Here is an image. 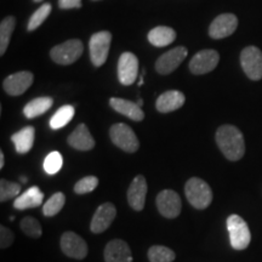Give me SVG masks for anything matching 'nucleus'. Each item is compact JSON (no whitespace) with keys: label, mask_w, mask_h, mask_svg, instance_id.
<instances>
[{"label":"nucleus","mask_w":262,"mask_h":262,"mask_svg":"<svg viewBox=\"0 0 262 262\" xmlns=\"http://www.w3.org/2000/svg\"><path fill=\"white\" fill-rule=\"evenodd\" d=\"M216 143L226 158L237 162L244 157L245 141L242 131L233 125H222L216 131Z\"/></svg>","instance_id":"1"},{"label":"nucleus","mask_w":262,"mask_h":262,"mask_svg":"<svg viewBox=\"0 0 262 262\" xmlns=\"http://www.w3.org/2000/svg\"><path fill=\"white\" fill-rule=\"evenodd\" d=\"M185 193L189 204L198 210H204L212 202L210 186L199 178H191L186 182Z\"/></svg>","instance_id":"2"},{"label":"nucleus","mask_w":262,"mask_h":262,"mask_svg":"<svg viewBox=\"0 0 262 262\" xmlns=\"http://www.w3.org/2000/svg\"><path fill=\"white\" fill-rule=\"evenodd\" d=\"M229 243L234 250H244L251 242V233L247 222L239 215H231L227 219Z\"/></svg>","instance_id":"3"},{"label":"nucleus","mask_w":262,"mask_h":262,"mask_svg":"<svg viewBox=\"0 0 262 262\" xmlns=\"http://www.w3.org/2000/svg\"><path fill=\"white\" fill-rule=\"evenodd\" d=\"M83 42L79 39H71V40H67L52 48L50 51V57L52 61L58 64L67 66L79 60L81 54H83Z\"/></svg>","instance_id":"4"},{"label":"nucleus","mask_w":262,"mask_h":262,"mask_svg":"<svg viewBox=\"0 0 262 262\" xmlns=\"http://www.w3.org/2000/svg\"><path fill=\"white\" fill-rule=\"evenodd\" d=\"M110 136L112 142L118 148L123 149L124 152L135 153L140 147V142L134 130L126 124L118 123L112 125L110 129Z\"/></svg>","instance_id":"5"},{"label":"nucleus","mask_w":262,"mask_h":262,"mask_svg":"<svg viewBox=\"0 0 262 262\" xmlns=\"http://www.w3.org/2000/svg\"><path fill=\"white\" fill-rule=\"evenodd\" d=\"M111 42H112V34L107 31L95 33L90 38V58L95 67H101L104 64L110 52Z\"/></svg>","instance_id":"6"},{"label":"nucleus","mask_w":262,"mask_h":262,"mask_svg":"<svg viewBox=\"0 0 262 262\" xmlns=\"http://www.w3.org/2000/svg\"><path fill=\"white\" fill-rule=\"evenodd\" d=\"M241 63L249 79H262V51L260 49L256 47L245 48L241 54Z\"/></svg>","instance_id":"7"},{"label":"nucleus","mask_w":262,"mask_h":262,"mask_svg":"<svg viewBox=\"0 0 262 262\" xmlns=\"http://www.w3.org/2000/svg\"><path fill=\"white\" fill-rule=\"evenodd\" d=\"M60 245L62 253L66 256L75 258V260H83V258L86 257L88 251H89L86 242L80 235L71 231L64 232L62 234Z\"/></svg>","instance_id":"8"},{"label":"nucleus","mask_w":262,"mask_h":262,"mask_svg":"<svg viewBox=\"0 0 262 262\" xmlns=\"http://www.w3.org/2000/svg\"><path fill=\"white\" fill-rule=\"evenodd\" d=\"M156 204L160 215L166 219L178 217L182 209L181 198L172 189H164V191L160 192L157 195Z\"/></svg>","instance_id":"9"},{"label":"nucleus","mask_w":262,"mask_h":262,"mask_svg":"<svg viewBox=\"0 0 262 262\" xmlns=\"http://www.w3.org/2000/svg\"><path fill=\"white\" fill-rule=\"evenodd\" d=\"M219 61H220L219 52L209 49V50H202L196 52L194 56L192 57L191 62H189L188 67L193 74H206L215 70L216 66L219 64Z\"/></svg>","instance_id":"10"},{"label":"nucleus","mask_w":262,"mask_h":262,"mask_svg":"<svg viewBox=\"0 0 262 262\" xmlns=\"http://www.w3.org/2000/svg\"><path fill=\"white\" fill-rule=\"evenodd\" d=\"M188 51L185 47L173 48L171 50L162 55L156 62V71L162 75H168L172 73L183 60L187 57Z\"/></svg>","instance_id":"11"},{"label":"nucleus","mask_w":262,"mask_h":262,"mask_svg":"<svg viewBox=\"0 0 262 262\" xmlns=\"http://www.w3.org/2000/svg\"><path fill=\"white\" fill-rule=\"evenodd\" d=\"M139 74V60L131 52H124L118 60V79L120 84L129 86L135 83Z\"/></svg>","instance_id":"12"},{"label":"nucleus","mask_w":262,"mask_h":262,"mask_svg":"<svg viewBox=\"0 0 262 262\" xmlns=\"http://www.w3.org/2000/svg\"><path fill=\"white\" fill-rule=\"evenodd\" d=\"M238 27V18L233 14H222L211 22L209 35L212 39H224L233 34Z\"/></svg>","instance_id":"13"},{"label":"nucleus","mask_w":262,"mask_h":262,"mask_svg":"<svg viewBox=\"0 0 262 262\" xmlns=\"http://www.w3.org/2000/svg\"><path fill=\"white\" fill-rule=\"evenodd\" d=\"M117 216V209L112 203L101 204L95 211L93 220H91L90 229L93 233H102L112 225Z\"/></svg>","instance_id":"14"},{"label":"nucleus","mask_w":262,"mask_h":262,"mask_svg":"<svg viewBox=\"0 0 262 262\" xmlns=\"http://www.w3.org/2000/svg\"><path fill=\"white\" fill-rule=\"evenodd\" d=\"M34 77L31 72H17V73L9 75L3 83L5 93L10 96H19L25 94L29 89V86L33 84Z\"/></svg>","instance_id":"15"},{"label":"nucleus","mask_w":262,"mask_h":262,"mask_svg":"<svg viewBox=\"0 0 262 262\" xmlns=\"http://www.w3.org/2000/svg\"><path fill=\"white\" fill-rule=\"evenodd\" d=\"M147 181L143 175H137L127 189V202L135 211H141L145 208L147 195Z\"/></svg>","instance_id":"16"},{"label":"nucleus","mask_w":262,"mask_h":262,"mask_svg":"<svg viewBox=\"0 0 262 262\" xmlns=\"http://www.w3.org/2000/svg\"><path fill=\"white\" fill-rule=\"evenodd\" d=\"M104 261L106 262H133V254L126 242L114 239L104 248Z\"/></svg>","instance_id":"17"},{"label":"nucleus","mask_w":262,"mask_h":262,"mask_svg":"<svg viewBox=\"0 0 262 262\" xmlns=\"http://www.w3.org/2000/svg\"><path fill=\"white\" fill-rule=\"evenodd\" d=\"M186 97L181 91L170 90L160 95L157 98L156 108L160 113H170L173 111L180 110L185 103Z\"/></svg>","instance_id":"18"},{"label":"nucleus","mask_w":262,"mask_h":262,"mask_svg":"<svg viewBox=\"0 0 262 262\" xmlns=\"http://www.w3.org/2000/svg\"><path fill=\"white\" fill-rule=\"evenodd\" d=\"M68 145L78 150H90L95 147V140L85 124H79L68 136Z\"/></svg>","instance_id":"19"},{"label":"nucleus","mask_w":262,"mask_h":262,"mask_svg":"<svg viewBox=\"0 0 262 262\" xmlns=\"http://www.w3.org/2000/svg\"><path fill=\"white\" fill-rule=\"evenodd\" d=\"M110 104L112 106L114 111L130 118L134 122H142L145 119V113L141 110L139 104L135 102H131L129 100H124V98L112 97L110 100Z\"/></svg>","instance_id":"20"},{"label":"nucleus","mask_w":262,"mask_h":262,"mask_svg":"<svg viewBox=\"0 0 262 262\" xmlns=\"http://www.w3.org/2000/svg\"><path fill=\"white\" fill-rule=\"evenodd\" d=\"M42 201H44V193L37 186H33L25 193L16 196L14 201V208L17 209V210L38 208L42 204Z\"/></svg>","instance_id":"21"},{"label":"nucleus","mask_w":262,"mask_h":262,"mask_svg":"<svg viewBox=\"0 0 262 262\" xmlns=\"http://www.w3.org/2000/svg\"><path fill=\"white\" fill-rule=\"evenodd\" d=\"M35 140V129L33 126H25L17 133L11 136V141L14 142L16 152L18 155H26L32 149Z\"/></svg>","instance_id":"22"},{"label":"nucleus","mask_w":262,"mask_h":262,"mask_svg":"<svg viewBox=\"0 0 262 262\" xmlns=\"http://www.w3.org/2000/svg\"><path fill=\"white\" fill-rule=\"evenodd\" d=\"M176 32L172 28L165 27V26H159V27L153 28L148 33V41L156 48L168 47L175 40Z\"/></svg>","instance_id":"23"},{"label":"nucleus","mask_w":262,"mask_h":262,"mask_svg":"<svg viewBox=\"0 0 262 262\" xmlns=\"http://www.w3.org/2000/svg\"><path fill=\"white\" fill-rule=\"evenodd\" d=\"M54 104V100L51 97L42 96L32 100L31 102H28L24 108V114L28 119H33V118H37L45 112H48L49 110Z\"/></svg>","instance_id":"24"},{"label":"nucleus","mask_w":262,"mask_h":262,"mask_svg":"<svg viewBox=\"0 0 262 262\" xmlns=\"http://www.w3.org/2000/svg\"><path fill=\"white\" fill-rule=\"evenodd\" d=\"M75 110L71 104H64L61 108H58L56 113L51 117L50 119V127L54 130H58L61 127L67 125L68 123L73 119Z\"/></svg>","instance_id":"25"},{"label":"nucleus","mask_w":262,"mask_h":262,"mask_svg":"<svg viewBox=\"0 0 262 262\" xmlns=\"http://www.w3.org/2000/svg\"><path fill=\"white\" fill-rule=\"evenodd\" d=\"M16 26V19L14 16H8L0 24V55H4L8 50L11 34Z\"/></svg>","instance_id":"26"},{"label":"nucleus","mask_w":262,"mask_h":262,"mask_svg":"<svg viewBox=\"0 0 262 262\" xmlns=\"http://www.w3.org/2000/svg\"><path fill=\"white\" fill-rule=\"evenodd\" d=\"M66 203V195L62 192H57L52 194L48 202L42 206V214L48 217L57 215L63 209Z\"/></svg>","instance_id":"27"},{"label":"nucleus","mask_w":262,"mask_h":262,"mask_svg":"<svg viewBox=\"0 0 262 262\" xmlns=\"http://www.w3.org/2000/svg\"><path fill=\"white\" fill-rule=\"evenodd\" d=\"M176 258V254L170 248L164 245H153L148 250L149 262H172Z\"/></svg>","instance_id":"28"},{"label":"nucleus","mask_w":262,"mask_h":262,"mask_svg":"<svg viewBox=\"0 0 262 262\" xmlns=\"http://www.w3.org/2000/svg\"><path fill=\"white\" fill-rule=\"evenodd\" d=\"M51 9L52 6L51 4H49V3H45L44 5H41L40 8H39L37 11L31 16V18H29L28 25H27L28 31L29 32L35 31L39 26L44 24L45 19H47L49 17V15L51 14Z\"/></svg>","instance_id":"29"},{"label":"nucleus","mask_w":262,"mask_h":262,"mask_svg":"<svg viewBox=\"0 0 262 262\" xmlns=\"http://www.w3.org/2000/svg\"><path fill=\"white\" fill-rule=\"evenodd\" d=\"M19 192H21V185L2 179L0 181V202L5 203L15 196H18Z\"/></svg>","instance_id":"30"},{"label":"nucleus","mask_w":262,"mask_h":262,"mask_svg":"<svg viewBox=\"0 0 262 262\" xmlns=\"http://www.w3.org/2000/svg\"><path fill=\"white\" fill-rule=\"evenodd\" d=\"M19 226H21L22 232H24L26 235H28V237L31 238L41 237L42 229L37 219L32 217V216H27V217L22 219Z\"/></svg>","instance_id":"31"},{"label":"nucleus","mask_w":262,"mask_h":262,"mask_svg":"<svg viewBox=\"0 0 262 262\" xmlns=\"http://www.w3.org/2000/svg\"><path fill=\"white\" fill-rule=\"evenodd\" d=\"M62 164H63V159H62L60 152L55 150V152L49 153L44 160L45 172L48 175H55V173H57L61 170Z\"/></svg>","instance_id":"32"},{"label":"nucleus","mask_w":262,"mask_h":262,"mask_svg":"<svg viewBox=\"0 0 262 262\" xmlns=\"http://www.w3.org/2000/svg\"><path fill=\"white\" fill-rule=\"evenodd\" d=\"M98 185V179L96 176H86L79 180L74 185V192L77 194H86V193L93 192Z\"/></svg>","instance_id":"33"},{"label":"nucleus","mask_w":262,"mask_h":262,"mask_svg":"<svg viewBox=\"0 0 262 262\" xmlns=\"http://www.w3.org/2000/svg\"><path fill=\"white\" fill-rule=\"evenodd\" d=\"M15 234L11 229L5 227V226H0V247L2 249L9 248L10 245L14 243Z\"/></svg>","instance_id":"34"},{"label":"nucleus","mask_w":262,"mask_h":262,"mask_svg":"<svg viewBox=\"0 0 262 262\" xmlns=\"http://www.w3.org/2000/svg\"><path fill=\"white\" fill-rule=\"evenodd\" d=\"M58 6L63 10L79 9L81 8V0H58Z\"/></svg>","instance_id":"35"},{"label":"nucleus","mask_w":262,"mask_h":262,"mask_svg":"<svg viewBox=\"0 0 262 262\" xmlns=\"http://www.w3.org/2000/svg\"><path fill=\"white\" fill-rule=\"evenodd\" d=\"M4 164H5V159H4V153L0 150V169L4 168Z\"/></svg>","instance_id":"36"},{"label":"nucleus","mask_w":262,"mask_h":262,"mask_svg":"<svg viewBox=\"0 0 262 262\" xmlns=\"http://www.w3.org/2000/svg\"><path fill=\"white\" fill-rule=\"evenodd\" d=\"M137 104H139L140 107H142V104H143V100L142 98H139V100H137V102H136Z\"/></svg>","instance_id":"37"},{"label":"nucleus","mask_w":262,"mask_h":262,"mask_svg":"<svg viewBox=\"0 0 262 262\" xmlns=\"http://www.w3.org/2000/svg\"><path fill=\"white\" fill-rule=\"evenodd\" d=\"M19 180H21V182H22V183H26V182L28 181L27 178H21V179H19Z\"/></svg>","instance_id":"38"},{"label":"nucleus","mask_w":262,"mask_h":262,"mask_svg":"<svg viewBox=\"0 0 262 262\" xmlns=\"http://www.w3.org/2000/svg\"><path fill=\"white\" fill-rule=\"evenodd\" d=\"M40 2H42V0H34V3H40Z\"/></svg>","instance_id":"39"}]
</instances>
